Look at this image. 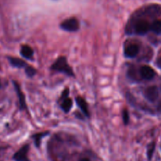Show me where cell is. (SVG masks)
<instances>
[{
    "label": "cell",
    "mask_w": 161,
    "mask_h": 161,
    "mask_svg": "<svg viewBox=\"0 0 161 161\" xmlns=\"http://www.w3.org/2000/svg\"><path fill=\"white\" fill-rule=\"evenodd\" d=\"M51 69L56 72L63 73L69 77H74V73L71 66L68 64L66 57L61 56L57 58L55 63L51 66Z\"/></svg>",
    "instance_id": "6da1fadb"
},
{
    "label": "cell",
    "mask_w": 161,
    "mask_h": 161,
    "mask_svg": "<svg viewBox=\"0 0 161 161\" xmlns=\"http://www.w3.org/2000/svg\"><path fill=\"white\" fill-rule=\"evenodd\" d=\"M60 27L62 29L67 32H77L80 28V25L77 18H71L63 21L60 25Z\"/></svg>",
    "instance_id": "7a4b0ae2"
},
{
    "label": "cell",
    "mask_w": 161,
    "mask_h": 161,
    "mask_svg": "<svg viewBox=\"0 0 161 161\" xmlns=\"http://www.w3.org/2000/svg\"><path fill=\"white\" fill-rule=\"evenodd\" d=\"M150 24L145 20H139L134 24V29L135 33L138 35H145L150 30Z\"/></svg>",
    "instance_id": "3957f363"
},
{
    "label": "cell",
    "mask_w": 161,
    "mask_h": 161,
    "mask_svg": "<svg viewBox=\"0 0 161 161\" xmlns=\"http://www.w3.org/2000/svg\"><path fill=\"white\" fill-rule=\"evenodd\" d=\"M144 96H145L146 100H148L149 102L153 103V102L156 101L158 99V97H159V89H158V88L155 86H149V87H148L145 90V92H144Z\"/></svg>",
    "instance_id": "277c9868"
},
{
    "label": "cell",
    "mask_w": 161,
    "mask_h": 161,
    "mask_svg": "<svg viewBox=\"0 0 161 161\" xmlns=\"http://www.w3.org/2000/svg\"><path fill=\"white\" fill-rule=\"evenodd\" d=\"M29 145H25L14 155L13 159L15 161H29L28 158V153H29Z\"/></svg>",
    "instance_id": "5b68a950"
},
{
    "label": "cell",
    "mask_w": 161,
    "mask_h": 161,
    "mask_svg": "<svg viewBox=\"0 0 161 161\" xmlns=\"http://www.w3.org/2000/svg\"><path fill=\"white\" fill-rule=\"evenodd\" d=\"M14 89L16 90L17 96H18V101H19L20 109L21 110H26L27 109V104H26L25 97L24 93L21 91V87H20L19 84L16 81H14Z\"/></svg>",
    "instance_id": "8992f818"
},
{
    "label": "cell",
    "mask_w": 161,
    "mask_h": 161,
    "mask_svg": "<svg viewBox=\"0 0 161 161\" xmlns=\"http://www.w3.org/2000/svg\"><path fill=\"white\" fill-rule=\"evenodd\" d=\"M140 75L144 80H152L153 77L156 75V72H155L154 69L151 67V66H143L141 67L140 69Z\"/></svg>",
    "instance_id": "52a82bcc"
},
{
    "label": "cell",
    "mask_w": 161,
    "mask_h": 161,
    "mask_svg": "<svg viewBox=\"0 0 161 161\" xmlns=\"http://www.w3.org/2000/svg\"><path fill=\"white\" fill-rule=\"evenodd\" d=\"M139 46L135 44H131L128 45L124 50V55L126 58H134L139 53Z\"/></svg>",
    "instance_id": "ba28073f"
},
{
    "label": "cell",
    "mask_w": 161,
    "mask_h": 161,
    "mask_svg": "<svg viewBox=\"0 0 161 161\" xmlns=\"http://www.w3.org/2000/svg\"><path fill=\"white\" fill-rule=\"evenodd\" d=\"M76 103H77V106L80 108V111H82L83 114L86 116V117H89L90 115V113H89V107H88L87 102L85 100L84 98H82L81 97H77L76 98Z\"/></svg>",
    "instance_id": "9c48e42d"
},
{
    "label": "cell",
    "mask_w": 161,
    "mask_h": 161,
    "mask_svg": "<svg viewBox=\"0 0 161 161\" xmlns=\"http://www.w3.org/2000/svg\"><path fill=\"white\" fill-rule=\"evenodd\" d=\"M21 55L26 59H32L33 58V50L32 47L29 45H22L21 48Z\"/></svg>",
    "instance_id": "30bf717a"
},
{
    "label": "cell",
    "mask_w": 161,
    "mask_h": 161,
    "mask_svg": "<svg viewBox=\"0 0 161 161\" xmlns=\"http://www.w3.org/2000/svg\"><path fill=\"white\" fill-rule=\"evenodd\" d=\"M9 61L10 64L14 67L18 68H25L28 66L27 63L22 59H20L18 58H14V57H9Z\"/></svg>",
    "instance_id": "8fae6325"
},
{
    "label": "cell",
    "mask_w": 161,
    "mask_h": 161,
    "mask_svg": "<svg viewBox=\"0 0 161 161\" xmlns=\"http://www.w3.org/2000/svg\"><path fill=\"white\" fill-rule=\"evenodd\" d=\"M73 107V101L70 98H66L65 100H62L61 108L65 112H69Z\"/></svg>",
    "instance_id": "7c38bea8"
},
{
    "label": "cell",
    "mask_w": 161,
    "mask_h": 161,
    "mask_svg": "<svg viewBox=\"0 0 161 161\" xmlns=\"http://www.w3.org/2000/svg\"><path fill=\"white\" fill-rule=\"evenodd\" d=\"M48 132H41V133H37V134H35L34 135H32V138L34 140V143H35V145L36 147H40V141L44 137L47 136L48 134Z\"/></svg>",
    "instance_id": "4fadbf2b"
},
{
    "label": "cell",
    "mask_w": 161,
    "mask_h": 161,
    "mask_svg": "<svg viewBox=\"0 0 161 161\" xmlns=\"http://www.w3.org/2000/svg\"><path fill=\"white\" fill-rule=\"evenodd\" d=\"M150 29L156 34L161 33V20H156L153 21L150 26Z\"/></svg>",
    "instance_id": "5bb4252c"
},
{
    "label": "cell",
    "mask_w": 161,
    "mask_h": 161,
    "mask_svg": "<svg viewBox=\"0 0 161 161\" xmlns=\"http://www.w3.org/2000/svg\"><path fill=\"white\" fill-rule=\"evenodd\" d=\"M155 148H156V144L155 142H152L151 144H149L147 148V156H148V159H151L153 157V153L155 151Z\"/></svg>",
    "instance_id": "9a60e30c"
},
{
    "label": "cell",
    "mask_w": 161,
    "mask_h": 161,
    "mask_svg": "<svg viewBox=\"0 0 161 161\" xmlns=\"http://www.w3.org/2000/svg\"><path fill=\"white\" fill-rule=\"evenodd\" d=\"M25 74H27L28 77H32L36 75V69L34 67L30 66H27L25 68Z\"/></svg>",
    "instance_id": "2e32d148"
},
{
    "label": "cell",
    "mask_w": 161,
    "mask_h": 161,
    "mask_svg": "<svg viewBox=\"0 0 161 161\" xmlns=\"http://www.w3.org/2000/svg\"><path fill=\"white\" fill-rule=\"evenodd\" d=\"M123 123L125 125H127L129 123L130 121V116H129V112H128L127 109H124L123 111Z\"/></svg>",
    "instance_id": "e0dca14e"
},
{
    "label": "cell",
    "mask_w": 161,
    "mask_h": 161,
    "mask_svg": "<svg viewBox=\"0 0 161 161\" xmlns=\"http://www.w3.org/2000/svg\"><path fill=\"white\" fill-rule=\"evenodd\" d=\"M68 96H69V89H65L64 91L62 92V96H61V98H60V100H65L66 98H67Z\"/></svg>",
    "instance_id": "ac0fdd59"
},
{
    "label": "cell",
    "mask_w": 161,
    "mask_h": 161,
    "mask_svg": "<svg viewBox=\"0 0 161 161\" xmlns=\"http://www.w3.org/2000/svg\"><path fill=\"white\" fill-rule=\"evenodd\" d=\"M156 65H157L158 67L161 69V57H159L157 59V61H156Z\"/></svg>",
    "instance_id": "d6986e66"
},
{
    "label": "cell",
    "mask_w": 161,
    "mask_h": 161,
    "mask_svg": "<svg viewBox=\"0 0 161 161\" xmlns=\"http://www.w3.org/2000/svg\"><path fill=\"white\" fill-rule=\"evenodd\" d=\"M79 161H90V160H89V159H88V158H82V159H80Z\"/></svg>",
    "instance_id": "ffe728a7"
},
{
    "label": "cell",
    "mask_w": 161,
    "mask_h": 161,
    "mask_svg": "<svg viewBox=\"0 0 161 161\" xmlns=\"http://www.w3.org/2000/svg\"><path fill=\"white\" fill-rule=\"evenodd\" d=\"M1 87H2V84H1V81H0V89H1Z\"/></svg>",
    "instance_id": "44dd1931"
},
{
    "label": "cell",
    "mask_w": 161,
    "mask_h": 161,
    "mask_svg": "<svg viewBox=\"0 0 161 161\" xmlns=\"http://www.w3.org/2000/svg\"><path fill=\"white\" fill-rule=\"evenodd\" d=\"M0 150H1V148H0Z\"/></svg>",
    "instance_id": "7402d4cb"
}]
</instances>
